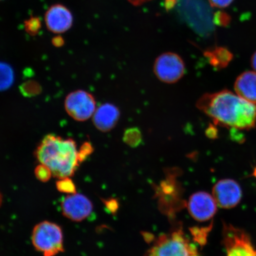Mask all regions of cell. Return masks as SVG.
I'll return each mask as SVG.
<instances>
[{
	"mask_svg": "<svg viewBox=\"0 0 256 256\" xmlns=\"http://www.w3.org/2000/svg\"><path fill=\"white\" fill-rule=\"evenodd\" d=\"M196 107L217 126L247 130L256 124V104L228 90L204 94Z\"/></svg>",
	"mask_w": 256,
	"mask_h": 256,
	"instance_id": "cell-1",
	"label": "cell"
},
{
	"mask_svg": "<svg viewBox=\"0 0 256 256\" xmlns=\"http://www.w3.org/2000/svg\"><path fill=\"white\" fill-rule=\"evenodd\" d=\"M40 164L46 166L54 178L62 179L74 174L82 160L74 140L49 134L35 152Z\"/></svg>",
	"mask_w": 256,
	"mask_h": 256,
	"instance_id": "cell-2",
	"label": "cell"
},
{
	"mask_svg": "<svg viewBox=\"0 0 256 256\" xmlns=\"http://www.w3.org/2000/svg\"><path fill=\"white\" fill-rule=\"evenodd\" d=\"M179 14L192 30L202 36H210L214 30L211 6L206 0H178Z\"/></svg>",
	"mask_w": 256,
	"mask_h": 256,
	"instance_id": "cell-3",
	"label": "cell"
},
{
	"mask_svg": "<svg viewBox=\"0 0 256 256\" xmlns=\"http://www.w3.org/2000/svg\"><path fill=\"white\" fill-rule=\"evenodd\" d=\"M32 242L37 251L44 256H56L64 252L63 232L56 223L44 220L35 226Z\"/></svg>",
	"mask_w": 256,
	"mask_h": 256,
	"instance_id": "cell-4",
	"label": "cell"
},
{
	"mask_svg": "<svg viewBox=\"0 0 256 256\" xmlns=\"http://www.w3.org/2000/svg\"><path fill=\"white\" fill-rule=\"evenodd\" d=\"M146 256H200L197 248L190 242L181 230L156 239Z\"/></svg>",
	"mask_w": 256,
	"mask_h": 256,
	"instance_id": "cell-5",
	"label": "cell"
},
{
	"mask_svg": "<svg viewBox=\"0 0 256 256\" xmlns=\"http://www.w3.org/2000/svg\"><path fill=\"white\" fill-rule=\"evenodd\" d=\"M184 60L177 54L166 52L160 55L154 64V72L160 81L174 84L184 75Z\"/></svg>",
	"mask_w": 256,
	"mask_h": 256,
	"instance_id": "cell-6",
	"label": "cell"
},
{
	"mask_svg": "<svg viewBox=\"0 0 256 256\" xmlns=\"http://www.w3.org/2000/svg\"><path fill=\"white\" fill-rule=\"evenodd\" d=\"M223 243L227 256H256L247 232L230 224H224Z\"/></svg>",
	"mask_w": 256,
	"mask_h": 256,
	"instance_id": "cell-7",
	"label": "cell"
},
{
	"mask_svg": "<svg viewBox=\"0 0 256 256\" xmlns=\"http://www.w3.org/2000/svg\"><path fill=\"white\" fill-rule=\"evenodd\" d=\"M96 104L94 96L81 90L71 92L65 100L67 114L72 119L80 122L87 120L94 116Z\"/></svg>",
	"mask_w": 256,
	"mask_h": 256,
	"instance_id": "cell-8",
	"label": "cell"
},
{
	"mask_svg": "<svg viewBox=\"0 0 256 256\" xmlns=\"http://www.w3.org/2000/svg\"><path fill=\"white\" fill-rule=\"evenodd\" d=\"M62 215L74 222H81L94 210L90 200L84 194L75 193L67 195L60 204Z\"/></svg>",
	"mask_w": 256,
	"mask_h": 256,
	"instance_id": "cell-9",
	"label": "cell"
},
{
	"mask_svg": "<svg viewBox=\"0 0 256 256\" xmlns=\"http://www.w3.org/2000/svg\"><path fill=\"white\" fill-rule=\"evenodd\" d=\"M212 194L217 206L224 209H230L239 204L242 200V191L236 181L224 179L214 186Z\"/></svg>",
	"mask_w": 256,
	"mask_h": 256,
	"instance_id": "cell-10",
	"label": "cell"
},
{
	"mask_svg": "<svg viewBox=\"0 0 256 256\" xmlns=\"http://www.w3.org/2000/svg\"><path fill=\"white\" fill-rule=\"evenodd\" d=\"M216 206L214 197L204 192H198L192 194L188 203L191 216L200 222H206L215 216Z\"/></svg>",
	"mask_w": 256,
	"mask_h": 256,
	"instance_id": "cell-11",
	"label": "cell"
},
{
	"mask_svg": "<svg viewBox=\"0 0 256 256\" xmlns=\"http://www.w3.org/2000/svg\"><path fill=\"white\" fill-rule=\"evenodd\" d=\"M46 26L54 34H62L72 28L73 17L65 6L56 4L48 9L44 17Z\"/></svg>",
	"mask_w": 256,
	"mask_h": 256,
	"instance_id": "cell-12",
	"label": "cell"
},
{
	"mask_svg": "<svg viewBox=\"0 0 256 256\" xmlns=\"http://www.w3.org/2000/svg\"><path fill=\"white\" fill-rule=\"evenodd\" d=\"M120 111L116 106L111 104H104L96 110L92 121L98 130L107 132L113 130L120 118Z\"/></svg>",
	"mask_w": 256,
	"mask_h": 256,
	"instance_id": "cell-13",
	"label": "cell"
},
{
	"mask_svg": "<svg viewBox=\"0 0 256 256\" xmlns=\"http://www.w3.org/2000/svg\"><path fill=\"white\" fill-rule=\"evenodd\" d=\"M234 88L236 94L240 97L256 104V72L242 74L236 80Z\"/></svg>",
	"mask_w": 256,
	"mask_h": 256,
	"instance_id": "cell-14",
	"label": "cell"
},
{
	"mask_svg": "<svg viewBox=\"0 0 256 256\" xmlns=\"http://www.w3.org/2000/svg\"><path fill=\"white\" fill-rule=\"evenodd\" d=\"M211 66L217 69H222L226 67L231 62L232 55L225 48L218 47L208 50L204 52Z\"/></svg>",
	"mask_w": 256,
	"mask_h": 256,
	"instance_id": "cell-15",
	"label": "cell"
},
{
	"mask_svg": "<svg viewBox=\"0 0 256 256\" xmlns=\"http://www.w3.org/2000/svg\"><path fill=\"white\" fill-rule=\"evenodd\" d=\"M14 70L8 64L0 62V92L8 89L14 84Z\"/></svg>",
	"mask_w": 256,
	"mask_h": 256,
	"instance_id": "cell-16",
	"label": "cell"
},
{
	"mask_svg": "<svg viewBox=\"0 0 256 256\" xmlns=\"http://www.w3.org/2000/svg\"><path fill=\"white\" fill-rule=\"evenodd\" d=\"M124 142L132 147L138 146L142 140V132L138 128H128L124 134Z\"/></svg>",
	"mask_w": 256,
	"mask_h": 256,
	"instance_id": "cell-17",
	"label": "cell"
},
{
	"mask_svg": "<svg viewBox=\"0 0 256 256\" xmlns=\"http://www.w3.org/2000/svg\"><path fill=\"white\" fill-rule=\"evenodd\" d=\"M56 188L60 192L68 194L76 193V186L70 178L58 179Z\"/></svg>",
	"mask_w": 256,
	"mask_h": 256,
	"instance_id": "cell-18",
	"label": "cell"
},
{
	"mask_svg": "<svg viewBox=\"0 0 256 256\" xmlns=\"http://www.w3.org/2000/svg\"><path fill=\"white\" fill-rule=\"evenodd\" d=\"M41 21L40 18L32 17L24 22V28L28 34L34 36L38 34L41 28Z\"/></svg>",
	"mask_w": 256,
	"mask_h": 256,
	"instance_id": "cell-19",
	"label": "cell"
},
{
	"mask_svg": "<svg viewBox=\"0 0 256 256\" xmlns=\"http://www.w3.org/2000/svg\"><path fill=\"white\" fill-rule=\"evenodd\" d=\"M34 174L38 180L42 182H46L50 180L52 176V172H51L50 169L46 166L42 164L38 166L36 168H35Z\"/></svg>",
	"mask_w": 256,
	"mask_h": 256,
	"instance_id": "cell-20",
	"label": "cell"
},
{
	"mask_svg": "<svg viewBox=\"0 0 256 256\" xmlns=\"http://www.w3.org/2000/svg\"><path fill=\"white\" fill-rule=\"evenodd\" d=\"M210 229V228L209 227L200 230L195 228L194 230V232H192V234L198 242H200V244H204L206 242L208 232H209Z\"/></svg>",
	"mask_w": 256,
	"mask_h": 256,
	"instance_id": "cell-21",
	"label": "cell"
},
{
	"mask_svg": "<svg viewBox=\"0 0 256 256\" xmlns=\"http://www.w3.org/2000/svg\"><path fill=\"white\" fill-rule=\"evenodd\" d=\"M214 21L215 24L225 26L230 23V18L225 12H218L214 14Z\"/></svg>",
	"mask_w": 256,
	"mask_h": 256,
	"instance_id": "cell-22",
	"label": "cell"
},
{
	"mask_svg": "<svg viewBox=\"0 0 256 256\" xmlns=\"http://www.w3.org/2000/svg\"><path fill=\"white\" fill-rule=\"evenodd\" d=\"M208 2L212 7L222 8L228 7L233 0H208Z\"/></svg>",
	"mask_w": 256,
	"mask_h": 256,
	"instance_id": "cell-23",
	"label": "cell"
},
{
	"mask_svg": "<svg viewBox=\"0 0 256 256\" xmlns=\"http://www.w3.org/2000/svg\"><path fill=\"white\" fill-rule=\"evenodd\" d=\"M206 135L210 138H215L217 136V130L213 126H210L206 131Z\"/></svg>",
	"mask_w": 256,
	"mask_h": 256,
	"instance_id": "cell-24",
	"label": "cell"
},
{
	"mask_svg": "<svg viewBox=\"0 0 256 256\" xmlns=\"http://www.w3.org/2000/svg\"><path fill=\"white\" fill-rule=\"evenodd\" d=\"M178 0H165V7L166 10H169L174 8L178 4Z\"/></svg>",
	"mask_w": 256,
	"mask_h": 256,
	"instance_id": "cell-25",
	"label": "cell"
},
{
	"mask_svg": "<svg viewBox=\"0 0 256 256\" xmlns=\"http://www.w3.org/2000/svg\"><path fill=\"white\" fill-rule=\"evenodd\" d=\"M52 44L54 46L56 47H60L63 46L64 41L62 39V38L60 36H56L52 40Z\"/></svg>",
	"mask_w": 256,
	"mask_h": 256,
	"instance_id": "cell-26",
	"label": "cell"
},
{
	"mask_svg": "<svg viewBox=\"0 0 256 256\" xmlns=\"http://www.w3.org/2000/svg\"><path fill=\"white\" fill-rule=\"evenodd\" d=\"M152 1V0H128L131 4L139 6L145 4V3Z\"/></svg>",
	"mask_w": 256,
	"mask_h": 256,
	"instance_id": "cell-27",
	"label": "cell"
},
{
	"mask_svg": "<svg viewBox=\"0 0 256 256\" xmlns=\"http://www.w3.org/2000/svg\"><path fill=\"white\" fill-rule=\"evenodd\" d=\"M251 62L252 68H254L256 72V52H255L254 55H252Z\"/></svg>",
	"mask_w": 256,
	"mask_h": 256,
	"instance_id": "cell-28",
	"label": "cell"
},
{
	"mask_svg": "<svg viewBox=\"0 0 256 256\" xmlns=\"http://www.w3.org/2000/svg\"><path fill=\"white\" fill-rule=\"evenodd\" d=\"M2 203V196L1 194V192H0V206H1Z\"/></svg>",
	"mask_w": 256,
	"mask_h": 256,
	"instance_id": "cell-29",
	"label": "cell"
}]
</instances>
